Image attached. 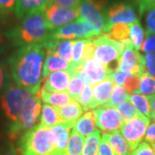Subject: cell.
I'll list each match as a JSON object with an SVG mask.
<instances>
[{"label": "cell", "mask_w": 155, "mask_h": 155, "mask_svg": "<svg viewBox=\"0 0 155 155\" xmlns=\"http://www.w3.org/2000/svg\"><path fill=\"white\" fill-rule=\"evenodd\" d=\"M46 52L41 44L19 47L10 57L9 66L14 83L38 93L42 81V68Z\"/></svg>", "instance_id": "1"}, {"label": "cell", "mask_w": 155, "mask_h": 155, "mask_svg": "<svg viewBox=\"0 0 155 155\" xmlns=\"http://www.w3.org/2000/svg\"><path fill=\"white\" fill-rule=\"evenodd\" d=\"M48 31L44 13L39 11L22 18L20 23L9 33V36L19 47L41 44L49 37Z\"/></svg>", "instance_id": "2"}, {"label": "cell", "mask_w": 155, "mask_h": 155, "mask_svg": "<svg viewBox=\"0 0 155 155\" xmlns=\"http://www.w3.org/2000/svg\"><path fill=\"white\" fill-rule=\"evenodd\" d=\"M21 155H48L55 149L50 127L37 124L24 134L18 141Z\"/></svg>", "instance_id": "3"}, {"label": "cell", "mask_w": 155, "mask_h": 155, "mask_svg": "<svg viewBox=\"0 0 155 155\" xmlns=\"http://www.w3.org/2000/svg\"><path fill=\"white\" fill-rule=\"evenodd\" d=\"M33 94L30 91L16 84H8L1 96V108L5 117L11 122H17L26 100Z\"/></svg>", "instance_id": "4"}, {"label": "cell", "mask_w": 155, "mask_h": 155, "mask_svg": "<svg viewBox=\"0 0 155 155\" xmlns=\"http://www.w3.org/2000/svg\"><path fill=\"white\" fill-rule=\"evenodd\" d=\"M41 107L40 91L36 94L31 95L26 100L17 122L11 125L9 129L10 137L11 139L17 138L20 134L36 126L38 120H40Z\"/></svg>", "instance_id": "5"}, {"label": "cell", "mask_w": 155, "mask_h": 155, "mask_svg": "<svg viewBox=\"0 0 155 155\" xmlns=\"http://www.w3.org/2000/svg\"><path fill=\"white\" fill-rule=\"evenodd\" d=\"M127 41H116L110 38L106 34L92 37L91 42L94 46L93 58L105 66L118 61Z\"/></svg>", "instance_id": "6"}, {"label": "cell", "mask_w": 155, "mask_h": 155, "mask_svg": "<svg viewBox=\"0 0 155 155\" xmlns=\"http://www.w3.org/2000/svg\"><path fill=\"white\" fill-rule=\"evenodd\" d=\"M108 0H82L78 6V19L88 22L101 35L105 32Z\"/></svg>", "instance_id": "7"}, {"label": "cell", "mask_w": 155, "mask_h": 155, "mask_svg": "<svg viewBox=\"0 0 155 155\" xmlns=\"http://www.w3.org/2000/svg\"><path fill=\"white\" fill-rule=\"evenodd\" d=\"M43 13L49 31L56 30L70 22H74L79 17L78 8H65L51 2L46 6Z\"/></svg>", "instance_id": "8"}, {"label": "cell", "mask_w": 155, "mask_h": 155, "mask_svg": "<svg viewBox=\"0 0 155 155\" xmlns=\"http://www.w3.org/2000/svg\"><path fill=\"white\" fill-rule=\"evenodd\" d=\"M101 34L95 29L88 22L78 19L67 25L54 30L50 34V37L58 40H75L89 39L100 35Z\"/></svg>", "instance_id": "9"}, {"label": "cell", "mask_w": 155, "mask_h": 155, "mask_svg": "<svg viewBox=\"0 0 155 155\" xmlns=\"http://www.w3.org/2000/svg\"><path fill=\"white\" fill-rule=\"evenodd\" d=\"M150 122L151 120L149 118L142 116L132 119L128 122H123L120 132L127 140L132 153L142 142Z\"/></svg>", "instance_id": "10"}, {"label": "cell", "mask_w": 155, "mask_h": 155, "mask_svg": "<svg viewBox=\"0 0 155 155\" xmlns=\"http://www.w3.org/2000/svg\"><path fill=\"white\" fill-rule=\"evenodd\" d=\"M138 21L135 8L129 3H115L108 7L106 11L105 32L116 23L130 24Z\"/></svg>", "instance_id": "11"}, {"label": "cell", "mask_w": 155, "mask_h": 155, "mask_svg": "<svg viewBox=\"0 0 155 155\" xmlns=\"http://www.w3.org/2000/svg\"><path fill=\"white\" fill-rule=\"evenodd\" d=\"M97 126L104 133L119 132L123 121L118 110L109 106H101L92 110Z\"/></svg>", "instance_id": "12"}, {"label": "cell", "mask_w": 155, "mask_h": 155, "mask_svg": "<svg viewBox=\"0 0 155 155\" xmlns=\"http://www.w3.org/2000/svg\"><path fill=\"white\" fill-rule=\"evenodd\" d=\"M116 71L139 74L140 76L144 73L143 55L134 48L130 39L127 41L121 58L118 61V69Z\"/></svg>", "instance_id": "13"}, {"label": "cell", "mask_w": 155, "mask_h": 155, "mask_svg": "<svg viewBox=\"0 0 155 155\" xmlns=\"http://www.w3.org/2000/svg\"><path fill=\"white\" fill-rule=\"evenodd\" d=\"M78 72L85 84L91 86L108 78L111 74L105 65L96 61L94 58L83 62L78 68Z\"/></svg>", "instance_id": "14"}, {"label": "cell", "mask_w": 155, "mask_h": 155, "mask_svg": "<svg viewBox=\"0 0 155 155\" xmlns=\"http://www.w3.org/2000/svg\"><path fill=\"white\" fill-rule=\"evenodd\" d=\"M78 69L71 71H58L43 78L41 89L49 92H65L72 77L76 74Z\"/></svg>", "instance_id": "15"}, {"label": "cell", "mask_w": 155, "mask_h": 155, "mask_svg": "<svg viewBox=\"0 0 155 155\" xmlns=\"http://www.w3.org/2000/svg\"><path fill=\"white\" fill-rule=\"evenodd\" d=\"M74 41L58 40L49 37L41 43L46 53L55 54L68 62L72 61V47Z\"/></svg>", "instance_id": "16"}, {"label": "cell", "mask_w": 155, "mask_h": 155, "mask_svg": "<svg viewBox=\"0 0 155 155\" xmlns=\"http://www.w3.org/2000/svg\"><path fill=\"white\" fill-rule=\"evenodd\" d=\"M93 100L90 104L89 110H94L101 106H104L109 102L114 89V83L110 78L96 84L92 86Z\"/></svg>", "instance_id": "17"}, {"label": "cell", "mask_w": 155, "mask_h": 155, "mask_svg": "<svg viewBox=\"0 0 155 155\" xmlns=\"http://www.w3.org/2000/svg\"><path fill=\"white\" fill-rule=\"evenodd\" d=\"M47 58L43 64L42 68V77L48 76L50 73L58 71H71L78 68L73 67L71 62H68L55 54L46 53Z\"/></svg>", "instance_id": "18"}, {"label": "cell", "mask_w": 155, "mask_h": 155, "mask_svg": "<svg viewBox=\"0 0 155 155\" xmlns=\"http://www.w3.org/2000/svg\"><path fill=\"white\" fill-rule=\"evenodd\" d=\"M51 0H16L15 14L22 19L32 13L43 11Z\"/></svg>", "instance_id": "19"}, {"label": "cell", "mask_w": 155, "mask_h": 155, "mask_svg": "<svg viewBox=\"0 0 155 155\" xmlns=\"http://www.w3.org/2000/svg\"><path fill=\"white\" fill-rule=\"evenodd\" d=\"M61 118V123L67 127L72 128L80 116L83 114V108L77 101L72 100L67 105L62 108H57Z\"/></svg>", "instance_id": "20"}, {"label": "cell", "mask_w": 155, "mask_h": 155, "mask_svg": "<svg viewBox=\"0 0 155 155\" xmlns=\"http://www.w3.org/2000/svg\"><path fill=\"white\" fill-rule=\"evenodd\" d=\"M70 127H67L63 124H57L50 127V130L53 134V139L55 144L54 152L61 155L66 154L68 140H69V134H70Z\"/></svg>", "instance_id": "21"}, {"label": "cell", "mask_w": 155, "mask_h": 155, "mask_svg": "<svg viewBox=\"0 0 155 155\" xmlns=\"http://www.w3.org/2000/svg\"><path fill=\"white\" fill-rule=\"evenodd\" d=\"M102 138L104 139L110 145L116 155H131L132 153L127 140L124 139L121 133H104Z\"/></svg>", "instance_id": "22"}, {"label": "cell", "mask_w": 155, "mask_h": 155, "mask_svg": "<svg viewBox=\"0 0 155 155\" xmlns=\"http://www.w3.org/2000/svg\"><path fill=\"white\" fill-rule=\"evenodd\" d=\"M73 129L84 137H87L91 134L95 133L97 129L93 112L88 110L80 116V118L74 124Z\"/></svg>", "instance_id": "23"}, {"label": "cell", "mask_w": 155, "mask_h": 155, "mask_svg": "<svg viewBox=\"0 0 155 155\" xmlns=\"http://www.w3.org/2000/svg\"><path fill=\"white\" fill-rule=\"evenodd\" d=\"M41 101L50 105L54 106L57 108H62L67 105L70 102H72V98L69 96L67 91L65 92H49L44 91L42 89L40 90Z\"/></svg>", "instance_id": "24"}, {"label": "cell", "mask_w": 155, "mask_h": 155, "mask_svg": "<svg viewBox=\"0 0 155 155\" xmlns=\"http://www.w3.org/2000/svg\"><path fill=\"white\" fill-rule=\"evenodd\" d=\"M39 125L46 127H51L57 124H61V118L57 107L45 104L41 107Z\"/></svg>", "instance_id": "25"}, {"label": "cell", "mask_w": 155, "mask_h": 155, "mask_svg": "<svg viewBox=\"0 0 155 155\" xmlns=\"http://www.w3.org/2000/svg\"><path fill=\"white\" fill-rule=\"evenodd\" d=\"M128 101L136 108V110L140 114L151 120V105L147 97L140 93H134L129 95Z\"/></svg>", "instance_id": "26"}, {"label": "cell", "mask_w": 155, "mask_h": 155, "mask_svg": "<svg viewBox=\"0 0 155 155\" xmlns=\"http://www.w3.org/2000/svg\"><path fill=\"white\" fill-rule=\"evenodd\" d=\"M84 137L72 129L71 135L68 140L66 154L67 155H81L84 144Z\"/></svg>", "instance_id": "27"}, {"label": "cell", "mask_w": 155, "mask_h": 155, "mask_svg": "<svg viewBox=\"0 0 155 155\" xmlns=\"http://www.w3.org/2000/svg\"><path fill=\"white\" fill-rule=\"evenodd\" d=\"M145 31L139 21L129 24V39L133 44L134 48L139 51L144 41Z\"/></svg>", "instance_id": "28"}, {"label": "cell", "mask_w": 155, "mask_h": 155, "mask_svg": "<svg viewBox=\"0 0 155 155\" xmlns=\"http://www.w3.org/2000/svg\"><path fill=\"white\" fill-rule=\"evenodd\" d=\"M101 140L102 135L99 130H97L95 133L87 136V138L84 140L81 155H97Z\"/></svg>", "instance_id": "29"}, {"label": "cell", "mask_w": 155, "mask_h": 155, "mask_svg": "<svg viewBox=\"0 0 155 155\" xmlns=\"http://www.w3.org/2000/svg\"><path fill=\"white\" fill-rule=\"evenodd\" d=\"M116 41H125L129 40V24L116 23L113 25L106 34Z\"/></svg>", "instance_id": "30"}, {"label": "cell", "mask_w": 155, "mask_h": 155, "mask_svg": "<svg viewBox=\"0 0 155 155\" xmlns=\"http://www.w3.org/2000/svg\"><path fill=\"white\" fill-rule=\"evenodd\" d=\"M128 97L129 94L122 85H116L113 89L110 98L105 106L116 108L117 106L125 103L126 101H128Z\"/></svg>", "instance_id": "31"}, {"label": "cell", "mask_w": 155, "mask_h": 155, "mask_svg": "<svg viewBox=\"0 0 155 155\" xmlns=\"http://www.w3.org/2000/svg\"><path fill=\"white\" fill-rule=\"evenodd\" d=\"M89 39H78L73 42L72 61L71 63L75 68H78L81 66L84 53V48H85V46H86V43H87Z\"/></svg>", "instance_id": "32"}, {"label": "cell", "mask_w": 155, "mask_h": 155, "mask_svg": "<svg viewBox=\"0 0 155 155\" xmlns=\"http://www.w3.org/2000/svg\"><path fill=\"white\" fill-rule=\"evenodd\" d=\"M84 84H85L84 80L79 75L78 72H77L76 74H74L71 78L70 83H69L68 87H67V92L72 99L77 101L78 98V96L81 93Z\"/></svg>", "instance_id": "33"}, {"label": "cell", "mask_w": 155, "mask_h": 155, "mask_svg": "<svg viewBox=\"0 0 155 155\" xmlns=\"http://www.w3.org/2000/svg\"><path fill=\"white\" fill-rule=\"evenodd\" d=\"M117 110L119 112V114L122 116V119L123 122H128L132 119H134L136 117H140L142 116L143 115L140 114L134 106L129 102L127 101L125 103H123L122 104L116 107Z\"/></svg>", "instance_id": "34"}, {"label": "cell", "mask_w": 155, "mask_h": 155, "mask_svg": "<svg viewBox=\"0 0 155 155\" xmlns=\"http://www.w3.org/2000/svg\"><path fill=\"white\" fill-rule=\"evenodd\" d=\"M138 93L142 94L146 97H151L155 94V78L143 73L140 76V84Z\"/></svg>", "instance_id": "35"}, {"label": "cell", "mask_w": 155, "mask_h": 155, "mask_svg": "<svg viewBox=\"0 0 155 155\" xmlns=\"http://www.w3.org/2000/svg\"><path fill=\"white\" fill-rule=\"evenodd\" d=\"M93 100V89L90 84H84L81 93L78 96L77 102L81 105L84 111L89 110L90 104Z\"/></svg>", "instance_id": "36"}, {"label": "cell", "mask_w": 155, "mask_h": 155, "mask_svg": "<svg viewBox=\"0 0 155 155\" xmlns=\"http://www.w3.org/2000/svg\"><path fill=\"white\" fill-rule=\"evenodd\" d=\"M140 84V76L139 74L130 73L123 84V87L126 89V91L129 95L134 94V93H138Z\"/></svg>", "instance_id": "37"}, {"label": "cell", "mask_w": 155, "mask_h": 155, "mask_svg": "<svg viewBox=\"0 0 155 155\" xmlns=\"http://www.w3.org/2000/svg\"><path fill=\"white\" fill-rule=\"evenodd\" d=\"M144 58V73L155 78V53L146 54Z\"/></svg>", "instance_id": "38"}, {"label": "cell", "mask_w": 155, "mask_h": 155, "mask_svg": "<svg viewBox=\"0 0 155 155\" xmlns=\"http://www.w3.org/2000/svg\"><path fill=\"white\" fill-rule=\"evenodd\" d=\"M140 51L144 54L155 53V35L154 34H146V39L144 40Z\"/></svg>", "instance_id": "39"}, {"label": "cell", "mask_w": 155, "mask_h": 155, "mask_svg": "<svg viewBox=\"0 0 155 155\" xmlns=\"http://www.w3.org/2000/svg\"><path fill=\"white\" fill-rule=\"evenodd\" d=\"M145 22L147 33L155 35V7L146 12Z\"/></svg>", "instance_id": "40"}, {"label": "cell", "mask_w": 155, "mask_h": 155, "mask_svg": "<svg viewBox=\"0 0 155 155\" xmlns=\"http://www.w3.org/2000/svg\"><path fill=\"white\" fill-rule=\"evenodd\" d=\"M16 0H0V17H5L15 11Z\"/></svg>", "instance_id": "41"}, {"label": "cell", "mask_w": 155, "mask_h": 155, "mask_svg": "<svg viewBox=\"0 0 155 155\" xmlns=\"http://www.w3.org/2000/svg\"><path fill=\"white\" fill-rule=\"evenodd\" d=\"M131 155H155V153L149 143L142 141Z\"/></svg>", "instance_id": "42"}, {"label": "cell", "mask_w": 155, "mask_h": 155, "mask_svg": "<svg viewBox=\"0 0 155 155\" xmlns=\"http://www.w3.org/2000/svg\"><path fill=\"white\" fill-rule=\"evenodd\" d=\"M129 74H130L129 72L116 71L113 73H111L110 75L109 76V78L113 81L114 84H116V85H122L123 86V84H124L126 78H127Z\"/></svg>", "instance_id": "43"}, {"label": "cell", "mask_w": 155, "mask_h": 155, "mask_svg": "<svg viewBox=\"0 0 155 155\" xmlns=\"http://www.w3.org/2000/svg\"><path fill=\"white\" fill-rule=\"evenodd\" d=\"M138 11L140 16H142L147 11L155 7V0H137Z\"/></svg>", "instance_id": "44"}, {"label": "cell", "mask_w": 155, "mask_h": 155, "mask_svg": "<svg viewBox=\"0 0 155 155\" xmlns=\"http://www.w3.org/2000/svg\"><path fill=\"white\" fill-rule=\"evenodd\" d=\"M81 1L82 0H51L50 2L61 7L76 9L78 8Z\"/></svg>", "instance_id": "45"}, {"label": "cell", "mask_w": 155, "mask_h": 155, "mask_svg": "<svg viewBox=\"0 0 155 155\" xmlns=\"http://www.w3.org/2000/svg\"><path fill=\"white\" fill-rule=\"evenodd\" d=\"M97 155H116V153L114 150L112 149L110 145L104 139L102 138L100 141Z\"/></svg>", "instance_id": "46"}, {"label": "cell", "mask_w": 155, "mask_h": 155, "mask_svg": "<svg viewBox=\"0 0 155 155\" xmlns=\"http://www.w3.org/2000/svg\"><path fill=\"white\" fill-rule=\"evenodd\" d=\"M155 140V121L149 124L145 134V141L151 143Z\"/></svg>", "instance_id": "47"}, {"label": "cell", "mask_w": 155, "mask_h": 155, "mask_svg": "<svg viewBox=\"0 0 155 155\" xmlns=\"http://www.w3.org/2000/svg\"><path fill=\"white\" fill-rule=\"evenodd\" d=\"M151 105V120L155 121V94L148 97Z\"/></svg>", "instance_id": "48"}, {"label": "cell", "mask_w": 155, "mask_h": 155, "mask_svg": "<svg viewBox=\"0 0 155 155\" xmlns=\"http://www.w3.org/2000/svg\"><path fill=\"white\" fill-rule=\"evenodd\" d=\"M0 155H18L17 149L12 144H9V146L4 150V152Z\"/></svg>", "instance_id": "49"}, {"label": "cell", "mask_w": 155, "mask_h": 155, "mask_svg": "<svg viewBox=\"0 0 155 155\" xmlns=\"http://www.w3.org/2000/svg\"><path fill=\"white\" fill-rule=\"evenodd\" d=\"M5 83V70L2 64L0 63V91L3 90Z\"/></svg>", "instance_id": "50"}, {"label": "cell", "mask_w": 155, "mask_h": 155, "mask_svg": "<svg viewBox=\"0 0 155 155\" xmlns=\"http://www.w3.org/2000/svg\"><path fill=\"white\" fill-rule=\"evenodd\" d=\"M150 145H151V147H153V151H154V153H155V140L154 141H153V142H151Z\"/></svg>", "instance_id": "51"}, {"label": "cell", "mask_w": 155, "mask_h": 155, "mask_svg": "<svg viewBox=\"0 0 155 155\" xmlns=\"http://www.w3.org/2000/svg\"><path fill=\"white\" fill-rule=\"evenodd\" d=\"M48 155H61V154H59V153H57L56 152H54H54H52L51 153H49V154H48Z\"/></svg>", "instance_id": "52"}]
</instances>
